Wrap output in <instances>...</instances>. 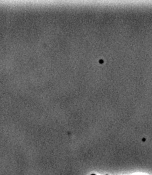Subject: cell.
<instances>
[{
	"mask_svg": "<svg viewBox=\"0 0 152 175\" xmlns=\"http://www.w3.org/2000/svg\"><path fill=\"white\" fill-rule=\"evenodd\" d=\"M91 175H95V174H91Z\"/></svg>",
	"mask_w": 152,
	"mask_h": 175,
	"instance_id": "obj_1",
	"label": "cell"
}]
</instances>
